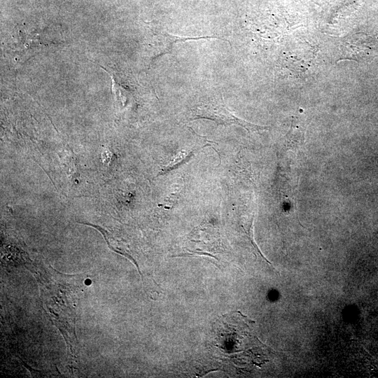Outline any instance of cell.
I'll return each mask as SVG.
<instances>
[{
	"label": "cell",
	"mask_w": 378,
	"mask_h": 378,
	"mask_svg": "<svg viewBox=\"0 0 378 378\" xmlns=\"http://www.w3.org/2000/svg\"><path fill=\"white\" fill-rule=\"evenodd\" d=\"M201 118L213 120L217 125H237L248 132L266 130L270 128L268 126L255 125L237 117L226 107L220 98L202 103L191 110V120Z\"/></svg>",
	"instance_id": "cell-1"
},
{
	"label": "cell",
	"mask_w": 378,
	"mask_h": 378,
	"mask_svg": "<svg viewBox=\"0 0 378 378\" xmlns=\"http://www.w3.org/2000/svg\"><path fill=\"white\" fill-rule=\"evenodd\" d=\"M217 38L226 41L217 36H184L169 34L160 31L152 35L148 41L150 58L153 62L158 57L167 53H171L173 46L178 42H184L190 40Z\"/></svg>",
	"instance_id": "cell-2"
},
{
	"label": "cell",
	"mask_w": 378,
	"mask_h": 378,
	"mask_svg": "<svg viewBox=\"0 0 378 378\" xmlns=\"http://www.w3.org/2000/svg\"><path fill=\"white\" fill-rule=\"evenodd\" d=\"M359 34H356L351 36V37H346L342 41L340 46L342 55L341 57L342 59H354L358 61L365 57L364 55L365 56L369 55L372 48L370 46V43L368 42L365 38L363 43H361L364 36H360Z\"/></svg>",
	"instance_id": "cell-3"
}]
</instances>
